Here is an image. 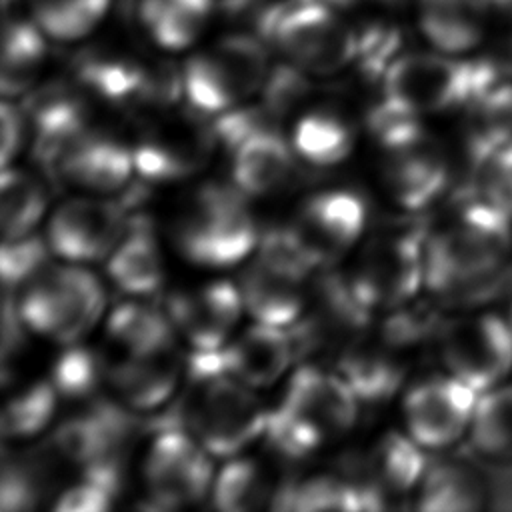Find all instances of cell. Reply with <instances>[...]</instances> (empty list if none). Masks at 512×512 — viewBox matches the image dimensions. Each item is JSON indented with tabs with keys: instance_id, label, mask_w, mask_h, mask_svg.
Segmentation results:
<instances>
[{
	"instance_id": "1",
	"label": "cell",
	"mask_w": 512,
	"mask_h": 512,
	"mask_svg": "<svg viewBox=\"0 0 512 512\" xmlns=\"http://www.w3.org/2000/svg\"><path fill=\"white\" fill-rule=\"evenodd\" d=\"M512 256V220L482 196L456 206L424 234V286L460 300L488 286Z\"/></svg>"
},
{
	"instance_id": "2",
	"label": "cell",
	"mask_w": 512,
	"mask_h": 512,
	"mask_svg": "<svg viewBox=\"0 0 512 512\" xmlns=\"http://www.w3.org/2000/svg\"><path fill=\"white\" fill-rule=\"evenodd\" d=\"M188 370L192 390L180 422L210 456L232 458L264 436L268 412L256 400L254 388L216 368L206 352H194Z\"/></svg>"
},
{
	"instance_id": "3",
	"label": "cell",
	"mask_w": 512,
	"mask_h": 512,
	"mask_svg": "<svg viewBox=\"0 0 512 512\" xmlns=\"http://www.w3.org/2000/svg\"><path fill=\"white\" fill-rule=\"evenodd\" d=\"M236 186L202 184L182 204L174 240L178 250L200 266L224 268L258 246L254 214Z\"/></svg>"
},
{
	"instance_id": "4",
	"label": "cell",
	"mask_w": 512,
	"mask_h": 512,
	"mask_svg": "<svg viewBox=\"0 0 512 512\" xmlns=\"http://www.w3.org/2000/svg\"><path fill=\"white\" fill-rule=\"evenodd\" d=\"M498 78L486 58L462 60L444 52L396 56L382 78L384 98L416 114H442L466 108Z\"/></svg>"
},
{
	"instance_id": "5",
	"label": "cell",
	"mask_w": 512,
	"mask_h": 512,
	"mask_svg": "<svg viewBox=\"0 0 512 512\" xmlns=\"http://www.w3.org/2000/svg\"><path fill=\"white\" fill-rule=\"evenodd\" d=\"M106 294L86 268L44 266L26 282L18 312L24 326L62 346L78 344L104 314Z\"/></svg>"
},
{
	"instance_id": "6",
	"label": "cell",
	"mask_w": 512,
	"mask_h": 512,
	"mask_svg": "<svg viewBox=\"0 0 512 512\" xmlns=\"http://www.w3.org/2000/svg\"><path fill=\"white\" fill-rule=\"evenodd\" d=\"M258 32L310 74H334L356 60L358 32L334 8L316 0H286L264 8Z\"/></svg>"
},
{
	"instance_id": "7",
	"label": "cell",
	"mask_w": 512,
	"mask_h": 512,
	"mask_svg": "<svg viewBox=\"0 0 512 512\" xmlns=\"http://www.w3.org/2000/svg\"><path fill=\"white\" fill-rule=\"evenodd\" d=\"M268 72L264 44L248 34H232L186 62L184 96L196 114L218 116L262 90Z\"/></svg>"
},
{
	"instance_id": "8",
	"label": "cell",
	"mask_w": 512,
	"mask_h": 512,
	"mask_svg": "<svg viewBox=\"0 0 512 512\" xmlns=\"http://www.w3.org/2000/svg\"><path fill=\"white\" fill-rule=\"evenodd\" d=\"M346 278L370 312L404 306L426 282L424 234L392 230L370 238Z\"/></svg>"
},
{
	"instance_id": "9",
	"label": "cell",
	"mask_w": 512,
	"mask_h": 512,
	"mask_svg": "<svg viewBox=\"0 0 512 512\" xmlns=\"http://www.w3.org/2000/svg\"><path fill=\"white\" fill-rule=\"evenodd\" d=\"M438 350L448 374L478 394L512 374V330L494 312L464 314L444 324Z\"/></svg>"
},
{
	"instance_id": "10",
	"label": "cell",
	"mask_w": 512,
	"mask_h": 512,
	"mask_svg": "<svg viewBox=\"0 0 512 512\" xmlns=\"http://www.w3.org/2000/svg\"><path fill=\"white\" fill-rule=\"evenodd\" d=\"M208 456L182 426H160L144 460V482L154 504L174 508L204 498L214 482Z\"/></svg>"
},
{
	"instance_id": "11",
	"label": "cell",
	"mask_w": 512,
	"mask_h": 512,
	"mask_svg": "<svg viewBox=\"0 0 512 512\" xmlns=\"http://www.w3.org/2000/svg\"><path fill=\"white\" fill-rule=\"evenodd\" d=\"M198 116H166L146 126L132 146L136 174L148 182H176L200 172L210 162L218 138L214 126Z\"/></svg>"
},
{
	"instance_id": "12",
	"label": "cell",
	"mask_w": 512,
	"mask_h": 512,
	"mask_svg": "<svg viewBox=\"0 0 512 512\" xmlns=\"http://www.w3.org/2000/svg\"><path fill=\"white\" fill-rule=\"evenodd\" d=\"M478 392L446 376H432L414 384L404 396L408 434L428 450H444L468 436Z\"/></svg>"
},
{
	"instance_id": "13",
	"label": "cell",
	"mask_w": 512,
	"mask_h": 512,
	"mask_svg": "<svg viewBox=\"0 0 512 512\" xmlns=\"http://www.w3.org/2000/svg\"><path fill=\"white\" fill-rule=\"evenodd\" d=\"M366 208L358 194L326 190L306 198L288 224L314 268L330 266L362 236Z\"/></svg>"
},
{
	"instance_id": "14",
	"label": "cell",
	"mask_w": 512,
	"mask_h": 512,
	"mask_svg": "<svg viewBox=\"0 0 512 512\" xmlns=\"http://www.w3.org/2000/svg\"><path fill=\"white\" fill-rule=\"evenodd\" d=\"M124 208L92 196L62 202L48 222L50 250L74 264L108 258L128 228Z\"/></svg>"
},
{
	"instance_id": "15",
	"label": "cell",
	"mask_w": 512,
	"mask_h": 512,
	"mask_svg": "<svg viewBox=\"0 0 512 512\" xmlns=\"http://www.w3.org/2000/svg\"><path fill=\"white\" fill-rule=\"evenodd\" d=\"M384 152V186L400 208L422 210L448 186L450 162L446 150L426 130Z\"/></svg>"
},
{
	"instance_id": "16",
	"label": "cell",
	"mask_w": 512,
	"mask_h": 512,
	"mask_svg": "<svg viewBox=\"0 0 512 512\" xmlns=\"http://www.w3.org/2000/svg\"><path fill=\"white\" fill-rule=\"evenodd\" d=\"M244 310L240 288L216 280L190 292H178L168 302V314L198 352L220 350Z\"/></svg>"
},
{
	"instance_id": "17",
	"label": "cell",
	"mask_w": 512,
	"mask_h": 512,
	"mask_svg": "<svg viewBox=\"0 0 512 512\" xmlns=\"http://www.w3.org/2000/svg\"><path fill=\"white\" fill-rule=\"evenodd\" d=\"M282 402L328 440L354 426L360 400L340 372L300 366L290 376Z\"/></svg>"
},
{
	"instance_id": "18",
	"label": "cell",
	"mask_w": 512,
	"mask_h": 512,
	"mask_svg": "<svg viewBox=\"0 0 512 512\" xmlns=\"http://www.w3.org/2000/svg\"><path fill=\"white\" fill-rule=\"evenodd\" d=\"M294 352V338L282 326L256 322L230 344L214 350V358L222 372L246 386L266 388L288 370Z\"/></svg>"
},
{
	"instance_id": "19",
	"label": "cell",
	"mask_w": 512,
	"mask_h": 512,
	"mask_svg": "<svg viewBox=\"0 0 512 512\" xmlns=\"http://www.w3.org/2000/svg\"><path fill=\"white\" fill-rule=\"evenodd\" d=\"M134 172L128 144L88 132L66 152L56 176L90 194H114L128 186Z\"/></svg>"
},
{
	"instance_id": "20",
	"label": "cell",
	"mask_w": 512,
	"mask_h": 512,
	"mask_svg": "<svg viewBox=\"0 0 512 512\" xmlns=\"http://www.w3.org/2000/svg\"><path fill=\"white\" fill-rule=\"evenodd\" d=\"M30 118L34 126V154L38 162L56 174L66 152L90 132L86 108L74 92L50 86L30 100Z\"/></svg>"
},
{
	"instance_id": "21",
	"label": "cell",
	"mask_w": 512,
	"mask_h": 512,
	"mask_svg": "<svg viewBox=\"0 0 512 512\" xmlns=\"http://www.w3.org/2000/svg\"><path fill=\"white\" fill-rule=\"evenodd\" d=\"M182 366L174 348L154 354H128L108 370V384L118 400L136 412L160 408L176 392Z\"/></svg>"
},
{
	"instance_id": "22",
	"label": "cell",
	"mask_w": 512,
	"mask_h": 512,
	"mask_svg": "<svg viewBox=\"0 0 512 512\" xmlns=\"http://www.w3.org/2000/svg\"><path fill=\"white\" fill-rule=\"evenodd\" d=\"M238 288L244 310L260 324L286 328L306 308L304 278L268 264L258 256L244 270Z\"/></svg>"
},
{
	"instance_id": "23",
	"label": "cell",
	"mask_w": 512,
	"mask_h": 512,
	"mask_svg": "<svg viewBox=\"0 0 512 512\" xmlns=\"http://www.w3.org/2000/svg\"><path fill=\"white\" fill-rule=\"evenodd\" d=\"M294 152L276 126L262 128L232 148V182L246 196L272 194L286 184Z\"/></svg>"
},
{
	"instance_id": "24",
	"label": "cell",
	"mask_w": 512,
	"mask_h": 512,
	"mask_svg": "<svg viewBox=\"0 0 512 512\" xmlns=\"http://www.w3.org/2000/svg\"><path fill=\"white\" fill-rule=\"evenodd\" d=\"M490 6L488 0H420L422 34L444 54H466L486 42Z\"/></svg>"
},
{
	"instance_id": "25",
	"label": "cell",
	"mask_w": 512,
	"mask_h": 512,
	"mask_svg": "<svg viewBox=\"0 0 512 512\" xmlns=\"http://www.w3.org/2000/svg\"><path fill=\"white\" fill-rule=\"evenodd\" d=\"M488 484L480 470L460 458L426 466L418 484V508L430 512H472L486 506Z\"/></svg>"
},
{
	"instance_id": "26",
	"label": "cell",
	"mask_w": 512,
	"mask_h": 512,
	"mask_svg": "<svg viewBox=\"0 0 512 512\" xmlns=\"http://www.w3.org/2000/svg\"><path fill=\"white\" fill-rule=\"evenodd\" d=\"M106 270L112 282L132 296H146L160 288L164 278L162 256L144 220L126 228L124 236L106 258Z\"/></svg>"
},
{
	"instance_id": "27",
	"label": "cell",
	"mask_w": 512,
	"mask_h": 512,
	"mask_svg": "<svg viewBox=\"0 0 512 512\" xmlns=\"http://www.w3.org/2000/svg\"><path fill=\"white\" fill-rule=\"evenodd\" d=\"M396 346L388 342H352L338 360V372L350 384L360 402L388 400L400 386L404 366L396 358Z\"/></svg>"
},
{
	"instance_id": "28",
	"label": "cell",
	"mask_w": 512,
	"mask_h": 512,
	"mask_svg": "<svg viewBox=\"0 0 512 512\" xmlns=\"http://www.w3.org/2000/svg\"><path fill=\"white\" fill-rule=\"evenodd\" d=\"M106 330L126 354H154L174 348V322L160 308L128 300L108 316Z\"/></svg>"
},
{
	"instance_id": "29",
	"label": "cell",
	"mask_w": 512,
	"mask_h": 512,
	"mask_svg": "<svg viewBox=\"0 0 512 512\" xmlns=\"http://www.w3.org/2000/svg\"><path fill=\"white\" fill-rule=\"evenodd\" d=\"M422 446L400 432H386L368 456V480L382 494H402L416 488L426 472Z\"/></svg>"
},
{
	"instance_id": "30",
	"label": "cell",
	"mask_w": 512,
	"mask_h": 512,
	"mask_svg": "<svg viewBox=\"0 0 512 512\" xmlns=\"http://www.w3.org/2000/svg\"><path fill=\"white\" fill-rule=\"evenodd\" d=\"M472 448L486 460H512V382L506 380L476 396L468 430Z\"/></svg>"
},
{
	"instance_id": "31",
	"label": "cell",
	"mask_w": 512,
	"mask_h": 512,
	"mask_svg": "<svg viewBox=\"0 0 512 512\" xmlns=\"http://www.w3.org/2000/svg\"><path fill=\"white\" fill-rule=\"evenodd\" d=\"M466 108L468 144L476 162L512 144V80H496Z\"/></svg>"
},
{
	"instance_id": "32",
	"label": "cell",
	"mask_w": 512,
	"mask_h": 512,
	"mask_svg": "<svg viewBox=\"0 0 512 512\" xmlns=\"http://www.w3.org/2000/svg\"><path fill=\"white\" fill-rule=\"evenodd\" d=\"M212 14V0H142L140 20L150 36L168 50L198 40Z\"/></svg>"
},
{
	"instance_id": "33",
	"label": "cell",
	"mask_w": 512,
	"mask_h": 512,
	"mask_svg": "<svg viewBox=\"0 0 512 512\" xmlns=\"http://www.w3.org/2000/svg\"><path fill=\"white\" fill-rule=\"evenodd\" d=\"M148 66L112 56H88L78 64V80L96 96L118 106H144Z\"/></svg>"
},
{
	"instance_id": "34",
	"label": "cell",
	"mask_w": 512,
	"mask_h": 512,
	"mask_svg": "<svg viewBox=\"0 0 512 512\" xmlns=\"http://www.w3.org/2000/svg\"><path fill=\"white\" fill-rule=\"evenodd\" d=\"M38 24L14 20L6 24L2 44V94L6 98L24 94L36 80L44 58L46 42Z\"/></svg>"
},
{
	"instance_id": "35",
	"label": "cell",
	"mask_w": 512,
	"mask_h": 512,
	"mask_svg": "<svg viewBox=\"0 0 512 512\" xmlns=\"http://www.w3.org/2000/svg\"><path fill=\"white\" fill-rule=\"evenodd\" d=\"M46 206L48 194L38 178L10 166L2 168L0 226L4 240L32 234Z\"/></svg>"
},
{
	"instance_id": "36",
	"label": "cell",
	"mask_w": 512,
	"mask_h": 512,
	"mask_svg": "<svg viewBox=\"0 0 512 512\" xmlns=\"http://www.w3.org/2000/svg\"><path fill=\"white\" fill-rule=\"evenodd\" d=\"M294 150L300 158L316 166L344 162L354 148L352 128L334 112H310L294 128Z\"/></svg>"
},
{
	"instance_id": "37",
	"label": "cell",
	"mask_w": 512,
	"mask_h": 512,
	"mask_svg": "<svg viewBox=\"0 0 512 512\" xmlns=\"http://www.w3.org/2000/svg\"><path fill=\"white\" fill-rule=\"evenodd\" d=\"M112 0H34V18L40 30L54 40H80L90 34Z\"/></svg>"
},
{
	"instance_id": "38",
	"label": "cell",
	"mask_w": 512,
	"mask_h": 512,
	"mask_svg": "<svg viewBox=\"0 0 512 512\" xmlns=\"http://www.w3.org/2000/svg\"><path fill=\"white\" fill-rule=\"evenodd\" d=\"M58 390L52 380L30 384L14 394L2 410V434L6 440H26L40 434L52 420Z\"/></svg>"
},
{
	"instance_id": "39",
	"label": "cell",
	"mask_w": 512,
	"mask_h": 512,
	"mask_svg": "<svg viewBox=\"0 0 512 512\" xmlns=\"http://www.w3.org/2000/svg\"><path fill=\"white\" fill-rule=\"evenodd\" d=\"M212 500L224 512H244L256 508L268 494L262 468L250 458H232L214 476Z\"/></svg>"
},
{
	"instance_id": "40",
	"label": "cell",
	"mask_w": 512,
	"mask_h": 512,
	"mask_svg": "<svg viewBox=\"0 0 512 512\" xmlns=\"http://www.w3.org/2000/svg\"><path fill=\"white\" fill-rule=\"evenodd\" d=\"M108 370L110 366L96 350L70 344L64 346V352L54 364L52 384L58 394L82 400L90 398L104 380L108 382Z\"/></svg>"
},
{
	"instance_id": "41",
	"label": "cell",
	"mask_w": 512,
	"mask_h": 512,
	"mask_svg": "<svg viewBox=\"0 0 512 512\" xmlns=\"http://www.w3.org/2000/svg\"><path fill=\"white\" fill-rule=\"evenodd\" d=\"M264 436L272 448L288 458H304L326 442V438L306 418L284 402L268 412Z\"/></svg>"
},
{
	"instance_id": "42",
	"label": "cell",
	"mask_w": 512,
	"mask_h": 512,
	"mask_svg": "<svg viewBox=\"0 0 512 512\" xmlns=\"http://www.w3.org/2000/svg\"><path fill=\"white\" fill-rule=\"evenodd\" d=\"M48 252H52L48 240H42L36 234L4 240L0 252L4 288H14L36 276L46 266Z\"/></svg>"
},
{
	"instance_id": "43",
	"label": "cell",
	"mask_w": 512,
	"mask_h": 512,
	"mask_svg": "<svg viewBox=\"0 0 512 512\" xmlns=\"http://www.w3.org/2000/svg\"><path fill=\"white\" fill-rule=\"evenodd\" d=\"M42 496V476L32 462L6 460L0 476V510L26 512L32 510Z\"/></svg>"
},
{
	"instance_id": "44",
	"label": "cell",
	"mask_w": 512,
	"mask_h": 512,
	"mask_svg": "<svg viewBox=\"0 0 512 512\" xmlns=\"http://www.w3.org/2000/svg\"><path fill=\"white\" fill-rule=\"evenodd\" d=\"M480 196L512 220V144H506L478 162Z\"/></svg>"
},
{
	"instance_id": "45",
	"label": "cell",
	"mask_w": 512,
	"mask_h": 512,
	"mask_svg": "<svg viewBox=\"0 0 512 512\" xmlns=\"http://www.w3.org/2000/svg\"><path fill=\"white\" fill-rule=\"evenodd\" d=\"M310 82L304 76V70L296 64H278L270 68L268 78L262 86L264 106L276 116L292 110L300 100L306 98Z\"/></svg>"
},
{
	"instance_id": "46",
	"label": "cell",
	"mask_w": 512,
	"mask_h": 512,
	"mask_svg": "<svg viewBox=\"0 0 512 512\" xmlns=\"http://www.w3.org/2000/svg\"><path fill=\"white\" fill-rule=\"evenodd\" d=\"M118 488L112 484L92 478V476H82L80 482L64 490L56 504V512H104L112 506L114 498L118 496Z\"/></svg>"
},
{
	"instance_id": "47",
	"label": "cell",
	"mask_w": 512,
	"mask_h": 512,
	"mask_svg": "<svg viewBox=\"0 0 512 512\" xmlns=\"http://www.w3.org/2000/svg\"><path fill=\"white\" fill-rule=\"evenodd\" d=\"M498 14L490 20L486 60L498 78L512 80V2L496 6Z\"/></svg>"
},
{
	"instance_id": "48",
	"label": "cell",
	"mask_w": 512,
	"mask_h": 512,
	"mask_svg": "<svg viewBox=\"0 0 512 512\" xmlns=\"http://www.w3.org/2000/svg\"><path fill=\"white\" fill-rule=\"evenodd\" d=\"M26 140V120L8 100L2 104V168H8Z\"/></svg>"
},
{
	"instance_id": "49",
	"label": "cell",
	"mask_w": 512,
	"mask_h": 512,
	"mask_svg": "<svg viewBox=\"0 0 512 512\" xmlns=\"http://www.w3.org/2000/svg\"><path fill=\"white\" fill-rule=\"evenodd\" d=\"M504 318H506V322H508V326H510V330H512V304H510V308H508V314H506Z\"/></svg>"
},
{
	"instance_id": "50",
	"label": "cell",
	"mask_w": 512,
	"mask_h": 512,
	"mask_svg": "<svg viewBox=\"0 0 512 512\" xmlns=\"http://www.w3.org/2000/svg\"><path fill=\"white\" fill-rule=\"evenodd\" d=\"M492 6H502V4H510L512 0H488Z\"/></svg>"
}]
</instances>
